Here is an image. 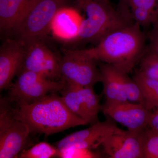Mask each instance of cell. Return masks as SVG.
I'll use <instances>...</instances> for the list:
<instances>
[{
    "instance_id": "cell-7",
    "label": "cell",
    "mask_w": 158,
    "mask_h": 158,
    "mask_svg": "<svg viewBox=\"0 0 158 158\" xmlns=\"http://www.w3.org/2000/svg\"><path fill=\"white\" fill-rule=\"evenodd\" d=\"M8 100L1 99L0 110V158H15L23 150L31 130L11 113Z\"/></svg>"
},
{
    "instance_id": "cell-5",
    "label": "cell",
    "mask_w": 158,
    "mask_h": 158,
    "mask_svg": "<svg viewBox=\"0 0 158 158\" xmlns=\"http://www.w3.org/2000/svg\"><path fill=\"white\" fill-rule=\"evenodd\" d=\"M17 80L11 85L9 102L31 104L46 95L61 92L67 84L62 81L48 78L34 72L21 69Z\"/></svg>"
},
{
    "instance_id": "cell-2",
    "label": "cell",
    "mask_w": 158,
    "mask_h": 158,
    "mask_svg": "<svg viewBox=\"0 0 158 158\" xmlns=\"http://www.w3.org/2000/svg\"><path fill=\"white\" fill-rule=\"evenodd\" d=\"M11 110L13 116L27 125L33 133L52 135L88 124L68 109L62 97L55 93L31 104H18Z\"/></svg>"
},
{
    "instance_id": "cell-16",
    "label": "cell",
    "mask_w": 158,
    "mask_h": 158,
    "mask_svg": "<svg viewBox=\"0 0 158 158\" xmlns=\"http://www.w3.org/2000/svg\"><path fill=\"white\" fill-rule=\"evenodd\" d=\"M30 0H0L1 31H13Z\"/></svg>"
},
{
    "instance_id": "cell-6",
    "label": "cell",
    "mask_w": 158,
    "mask_h": 158,
    "mask_svg": "<svg viewBox=\"0 0 158 158\" xmlns=\"http://www.w3.org/2000/svg\"><path fill=\"white\" fill-rule=\"evenodd\" d=\"M59 78L67 85L94 87L101 82L102 76L97 61L79 50L65 51L59 62Z\"/></svg>"
},
{
    "instance_id": "cell-10",
    "label": "cell",
    "mask_w": 158,
    "mask_h": 158,
    "mask_svg": "<svg viewBox=\"0 0 158 158\" xmlns=\"http://www.w3.org/2000/svg\"><path fill=\"white\" fill-rule=\"evenodd\" d=\"M101 111L107 117L134 131H143L148 127L152 112L142 104L128 101H106Z\"/></svg>"
},
{
    "instance_id": "cell-3",
    "label": "cell",
    "mask_w": 158,
    "mask_h": 158,
    "mask_svg": "<svg viewBox=\"0 0 158 158\" xmlns=\"http://www.w3.org/2000/svg\"><path fill=\"white\" fill-rule=\"evenodd\" d=\"M78 4L87 17L83 19L75 41L96 44L108 34L135 22L124 0H121L118 10L109 0H86Z\"/></svg>"
},
{
    "instance_id": "cell-19",
    "label": "cell",
    "mask_w": 158,
    "mask_h": 158,
    "mask_svg": "<svg viewBox=\"0 0 158 158\" xmlns=\"http://www.w3.org/2000/svg\"><path fill=\"white\" fill-rule=\"evenodd\" d=\"M143 158H158V131L146 127L141 134Z\"/></svg>"
},
{
    "instance_id": "cell-14",
    "label": "cell",
    "mask_w": 158,
    "mask_h": 158,
    "mask_svg": "<svg viewBox=\"0 0 158 158\" xmlns=\"http://www.w3.org/2000/svg\"><path fill=\"white\" fill-rule=\"evenodd\" d=\"M83 19L77 9L63 6L55 15L50 31L54 37L62 41H75Z\"/></svg>"
},
{
    "instance_id": "cell-17",
    "label": "cell",
    "mask_w": 158,
    "mask_h": 158,
    "mask_svg": "<svg viewBox=\"0 0 158 158\" xmlns=\"http://www.w3.org/2000/svg\"><path fill=\"white\" fill-rule=\"evenodd\" d=\"M133 79L141 90L143 105L151 111L158 108V81L143 76L138 71Z\"/></svg>"
},
{
    "instance_id": "cell-13",
    "label": "cell",
    "mask_w": 158,
    "mask_h": 158,
    "mask_svg": "<svg viewBox=\"0 0 158 158\" xmlns=\"http://www.w3.org/2000/svg\"><path fill=\"white\" fill-rule=\"evenodd\" d=\"M25 45L18 40L8 39L0 49V89H6L22 68Z\"/></svg>"
},
{
    "instance_id": "cell-11",
    "label": "cell",
    "mask_w": 158,
    "mask_h": 158,
    "mask_svg": "<svg viewBox=\"0 0 158 158\" xmlns=\"http://www.w3.org/2000/svg\"><path fill=\"white\" fill-rule=\"evenodd\" d=\"M25 55L22 69L55 80L59 78L60 58L44 45L41 40L25 44Z\"/></svg>"
},
{
    "instance_id": "cell-8",
    "label": "cell",
    "mask_w": 158,
    "mask_h": 158,
    "mask_svg": "<svg viewBox=\"0 0 158 158\" xmlns=\"http://www.w3.org/2000/svg\"><path fill=\"white\" fill-rule=\"evenodd\" d=\"M61 92L63 101L74 114L90 125L99 121L98 113L102 106L94 87L67 84Z\"/></svg>"
},
{
    "instance_id": "cell-1",
    "label": "cell",
    "mask_w": 158,
    "mask_h": 158,
    "mask_svg": "<svg viewBox=\"0 0 158 158\" xmlns=\"http://www.w3.org/2000/svg\"><path fill=\"white\" fill-rule=\"evenodd\" d=\"M145 36L135 22L110 33L87 49L79 50L97 62L115 66L128 74L145 53Z\"/></svg>"
},
{
    "instance_id": "cell-12",
    "label": "cell",
    "mask_w": 158,
    "mask_h": 158,
    "mask_svg": "<svg viewBox=\"0 0 158 158\" xmlns=\"http://www.w3.org/2000/svg\"><path fill=\"white\" fill-rule=\"evenodd\" d=\"M143 131H125L116 127L102 144L105 153L111 158H143Z\"/></svg>"
},
{
    "instance_id": "cell-26",
    "label": "cell",
    "mask_w": 158,
    "mask_h": 158,
    "mask_svg": "<svg viewBox=\"0 0 158 158\" xmlns=\"http://www.w3.org/2000/svg\"><path fill=\"white\" fill-rule=\"evenodd\" d=\"M156 15H157V18L158 19V8L157 9H156Z\"/></svg>"
},
{
    "instance_id": "cell-21",
    "label": "cell",
    "mask_w": 158,
    "mask_h": 158,
    "mask_svg": "<svg viewBox=\"0 0 158 158\" xmlns=\"http://www.w3.org/2000/svg\"><path fill=\"white\" fill-rule=\"evenodd\" d=\"M131 13L134 21L140 26L152 24L157 18L156 11H151L141 8H131Z\"/></svg>"
},
{
    "instance_id": "cell-15",
    "label": "cell",
    "mask_w": 158,
    "mask_h": 158,
    "mask_svg": "<svg viewBox=\"0 0 158 158\" xmlns=\"http://www.w3.org/2000/svg\"><path fill=\"white\" fill-rule=\"evenodd\" d=\"M98 65L101 73L103 94L106 101H127L123 83V75L126 73L106 63L99 62Z\"/></svg>"
},
{
    "instance_id": "cell-24",
    "label": "cell",
    "mask_w": 158,
    "mask_h": 158,
    "mask_svg": "<svg viewBox=\"0 0 158 158\" xmlns=\"http://www.w3.org/2000/svg\"><path fill=\"white\" fill-rule=\"evenodd\" d=\"M148 127L158 131V108L152 112Z\"/></svg>"
},
{
    "instance_id": "cell-25",
    "label": "cell",
    "mask_w": 158,
    "mask_h": 158,
    "mask_svg": "<svg viewBox=\"0 0 158 158\" xmlns=\"http://www.w3.org/2000/svg\"><path fill=\"white\" fill-rule=\"evenodd\" d=\"M85 1H86V0H77L78 4L81 2H84ZM97 1H107V0H97Z\"/></svg>"
},
{
    "instance_id": "cell-9",
    "label": "cell",
    "mask_w": 158,
    "mask_h": 158,
    "mask_svg": "<svg viewBox=\"0 0 158 158\" xmlns=\"http://www.w3.org/2000/svg\"><path fill=\"white\" fill-rule=\"evenodd\" d=\"M106 120L98 121L90 127L68 135L57 142L60 151L67 149H94L102 145L105 140L117 127L116 122L107 117Z\"/></svg>"
},
{
    "instance_id": "cell-20",
    "label": "cell",
    "mask_w": 158,
    "mask_h": 158,
    "mask_svg": "<svg viewBox=\"0 0 158 158\" xmlns=\"http://www.w3.org/2000/svg\"><path fill=\"white\" fill-rule=\"evenodd\" d=\"M138 72L143 76L158 81V56L148 50L140 59Z\"/></svg>"
},
{
    "instance_id": "cell-23",
    "label": "cell",
    "mask_w": 158,
    "mask_h": 158,
    "mask_svg": "<svg viewBox=\"0 0 158 158\" xmlns=\"http://www.w3.org/2000/svg\"><path fill=\"white\" fill-rule=\"evenodd\" d=\"M152 29L148 35L149 46L148 50L158 56V19L157 18L152 24Z\"/></svg>"
},
{
    "instance_id": "cell-18",
    "label": "cell",
    "mask_w": 158,
    "mask_h": 158,
    "mask_svg": "<svg viewBox=\"0 0 158 158\" xmlns=\"http://www.w3.org/2000/svg\"><path fill=\"white\" fill-rule=\"evenodd\" d=\"M60 151L45 142H40L28 149L23 150L19 155L21 158H50L59 156Z\"/></svg>"
},
{
    "instance_id": "cell-22",
    "label": "cell",
    "mask_w": 158,
    "mask_h": 158,
    "mask_svg": "<svg viewBox=\"0 0 158 158\" xmlns=\"http://www.w3.org/2000/svg\"><path fill=\"white\" fill-rule=\"evenodd\" d=\"M130 8H141L151 11H156L158 0H124Z\"/></svg>"
},
{
    "instance_id": "cell-4",
    "label": "cell",
    "mask_w": 158,
    "mask_h": 158,
    "mask_svg": "<svg viewBox=\"0 0 158 158\" xmlns=\"http://www.w3.org/2000/svg\"><path fill=\"white\" fill-rule=\"evenodd\" d=\"M67 0H30L12 32L26 44L42 40L50 30L51 23Z\"/></svg>"
}]
</instances>
